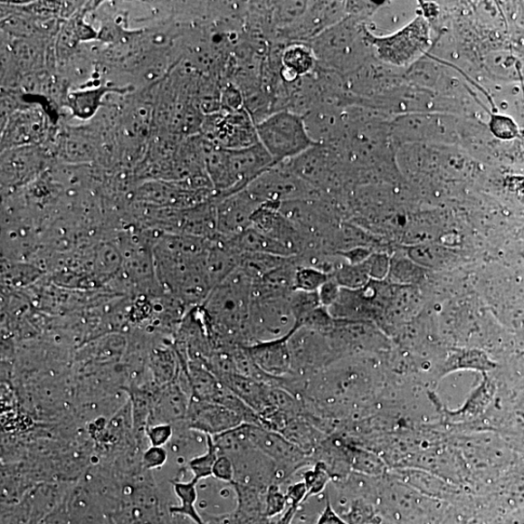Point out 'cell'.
Listing matches in <instances>:
<instances>
[{
  "label": "cell",
  "instance_id": "6da1fadb",
  "mask_svg": "<svg viewBox=\"0 0 524 524\" xmlns=\"http://www.w3.org/2000/svg\"><path fill=\"white\" fill-rule=\"evenodd\" d=\"M255 127L260 143L275 165L298 157L317 145L307 130L304 117L290 110L275 112Z\"/></svg>",
  "mask_w": 524,
  "mask_h": 524
},
{
  "label": "cell",
  "instance_id": "7a4b0ae2",
  "mask_svg": "<svg viewBox=\"0 0 524 524\" xmlns=\"http://www.w3.org/2000/svg\"><path fill=\"white\" fill-rule=\"evenodd\" d=\"M250 194L263 205L280 206L290 201L321 197L314 187L304 182L291 169L289 161L266 170L247 187Z\"/></svg>",
  "mask_w": 524,
  "mask_h": 524
},
{
  "label": "cell",
  "instance_id": "3957f363",
  "mask_svg": "<svg viewBox=\"0 0 524 524\" xmlns=\"http://www.w3.org/2000/svg\"><path fill=\"white\" fill-rule=\"evenodd\" d=\"M201 131L207 142L226 150L244 149L260 142L257 127L245 109L207 115Z\"/></svg>",
  "mask_w": 524,
  "mask_h": 524
},
{
  "label": "cell",
  "instance_id": "277c9868",
  "mask_svg": "<svg viewBox=\"0 0 524 524\" xmlns=\"http://www.w3.org/2000/svg\"><path fill=\"white\" fill-rule=\"evenodd\" d=\"M292 374L307 380L338 359L328 336L306 328H295L289 338Z\"/></svg>",
  "mask_w": 524,
  "mask_h": 524
},
{
  "label": "cell",
  "instance_id": "5b68a950",
  "mask_svg": "<svg viewBox=\"0 0 524 524\" xmlns=\"http://www.w3.org/2000/svg\"><path fill=\"white\" fill-rule=\"evenodd\" d=\"M294 329L289 298L252 300L249 313L252 345L283 338Z\"/></svg>",
  "mask_w": 524,
  "mask_h": 524
},
{
  "label": "cell",
  "instance_id": "8992f818",
  "mask_svg": "<svg viewBox=\"0 0 524 524\" xmlns=\"http://www.w3.org/2000/svg\"><path fill=\"white\" fill-rule=\"evenodd\" d=\"M347 5L338 2H309L303 15L276 33L273 43H308L344 20Z\"/></svg>",
  "mask_w": 524,
  "mask_h": 524
},
{
  "label": "cell",
  "instance_id": "52a82bcc",
  "mask_svg": "<svg viewBox=\"0 0 524 524\" xmlns=\"http://www.w3.org/2000/svg\"><path fill=\"white\" fill-rule=\"evenodd\" d=\"M366 37L382 61L401 65L424 52L428 44L429 30L427 23L420 17L395 34L378 37L367 31Z\"/></svg>",
  "mask_w": 524,
  "mask_h": 524
},
{
  "label": "cell",
  "instance_id": "ba28073f",
  "mask_svg": "<svg viewBox=\"0 0 524 524\" xmlns=\"http://www.w3.org/2000/svg\"><path fill=\"white\" fill-rule=\"evenodd\" d=\"M249 435L254 448L277 464L279 483L313 460L312 455L303 452L283 435L272 430L250 424Z\"/></svg>",
  "mask_w": 524,
  "mask_h": 524
},
{
  "label": "cell",
  "instance_id": "9c48e42d",
  "mask_svg": "<svg viewBox=\"0 0 524 524\" xmlns=\"http://www.w3.org/2000/svg\"><path fill=\"white\" fill-rule=\"evenodd\" d=\"M291 169L321 196H331L335 161L331 147L317 144L298 157L289 160Z\"/></svg>",
  "mask_w": 524,
  "mask_h": 524
},
{
  "label": "cell",
  "instance_id": "30bf717a",
  "mask_svg": "<svg viewBox=\"0 0 524 524\" xmlns=\"http://www.w3.org/2000/svg\"><path fill=\"white\" fill-rule=\"evenodd\" d=\"M217 214V233L224 237L236 236L252 226V218L262 205L247 189L214 197Z\"/></svg>",
  "mask_w": 524,
  "mask_h": 524
},
{
  "label": "cell",
  "instance_id": "8fae6325",
  "mask_svg": "<svg viewBox=\"0 0 524 524\" xmlns=\"http://www.w3.org/2000/svg\"><path fill=\"white\" fill-rule=\"evenodd\" d=\"M252 227L284 245L299 257L307 248L308 238L279 210V206L263 205L254 212Z\"/></svg>",
  "mask_w": 524,
  "mask_h": 524
},
{
  "label": "cell",
  "instance_id": "7c38bea8",
  "mask_svg": "<svg viewBox=\"0 0 524 524\" xmlns=\"http://www.w3.org/2000/svg\"><path fill=\"white\" fill-rule=\"evenodd\" d=\"M185 424L195 432L213 437L224 433L244 422L234 412L218 403L192 398Z\"/></svg>",
  "mask_w": 524,
  "mask_h": 524
},
{
  "label": "cell",
  "instance_id": "4fadbf2b",
  "mask_svg": "<svg viewBox=\"0 0 524 524\" xmlns=\"http://www.w3.org/2000/svg\"><path fill=\"white\" fill-rule=\"evenodd\" d=\"M228 164L233 192L244 190L254 179L275 166L274 160L259 142L244 149L228 150Z\"/></svg>",
  "mask_w": 524,
  "mask_h": 524
},
{
  "label": "cell",
  "instance_id": "5bb4252c",
  "mask_svg": "<svg viewBox=\"0 0 524 524\" xmlns=\"http://www.w3.org/2000/svg\"><path fill=\"white\" fill-rule=\"evenodd\" d=\"M291 332L283 338L245 347L246 351L254 364L267 375L275 378L288 377L292 374L291 356L289 348V338Z\"/></svg>",
  "mask_w": 524,
  "mask_h": 524
},
{
  "label": "cell",
  "instance_id": "9a60e30c",
  "mask_svg": "<svg viewBox=\"0 0 524 524\" xmlns=\"http://www.w3.org/2000/svg\"><path fill=\"white\" fill-rule=\"evenodd\" d=\"M191 399L192 396L176 381L160 387L148 425L184 424Z\"/></svg>",
  "mask_w": 524,
  "mask_h": 524
},
{
  "label": "cell",
  "instance_id": "2e32d148",
  "mask_svg": "<svg viewBox=\"0 0 524 524\" xmlns=\"http://www.w3.org/2000/svg\"><path fill=\"white\" fill-rule=\"evenodd\" d=\"M44 115L35 110H26L11 116L5 129L3 145L13 148L42 141L46 133Z\"/></svg>",
  "mask_w": 524,
  "mask_h": 524
},
{
  "label": "cell",
  "instance_id": "e0dca14e",
  "mask_svg": "<svg viewBox=\"0 0 524 524\" xmlns=\"http://www.w3.org/2000/svg\"><path fill=\"white\" fill-rule=\"evenodd\" d=\"M297 257L277 270L253 281L252 300L288 299L295 291L294 276L299 267Z\"/></svg>",
  "mask_w": 524,
  "mask_h": 524
},
{
  "label": "cell",
  "instance_id": "ac0fdd59",
  "mask_svg": "<svg viewBox=\"0 0 524 524\" xmlns=\"http://www.w3.org/2000/svg\"><path fill=\"white\" fill-rule=\"evenodd\" d=\"M319 63L308 43H294L287 45L281 55L280 76L286 85L312 74Z\"/></svg>",
  "mask_w": 524,
  "mask_h": 524
},
{
  "label": "cell",
  "instance_id": "d6986e66",
  "mask_svg": "<svg viewBox=\"0 0 524 524\" xmlns=\"http://www.w3.org/2000/svg\"><path fill=\"white\" fill-rule=\"evenodd\" d=\"M218 380L259 415L270 409L272 386L237 373L222 376Z\"/></svg>",
  "mask_w": 524,
  "mask_h": 524
},
{
  "label": "cell",
  "instance_id": "ffe728a7",
  "mask_svg": "<svg viewBox=\"0 0 524 524\" xmlns=\"http://www.w3.org/2000/svg\"><path fill=\"white\" fill-rule=\"evenodd\" d=\"M295 446L312 455L324 442L320 430L305 415L294 416L280 433Z\"/></svg>",
  "mask_w": 524,
  "mask_h": 524
},
{
  "label": "cell",
  "instance_id": "44dd1931",
  "mask_svg": "<svg viewBox=\"0 0 524 524\" xmlns=\"http://www.w3.org/2000/svg\"><path fill=\"white\" fill-rule=\"evenodd\" d=\"M228 238L231 239L232 244L240 254L244 252H259L278 255V257L284 258L293 257L284 245L255 231L252 226L245 232Z\"/></svg>",
  "mask_w": 524,
  "mask_h": 524
},
{
  "label": "cell",
  "instance_id": "7402d4cb",
  "mask_svg": "<svg viewBox=\"0 0 524 524\" xmlns=\"http://www.w3.org/2000/svg\"><path fill=\"white\" fill-rule=\"evenodd\" d=\"M186 371L192 388V398L213 402L223 386L216 376L199 362H187Z\"/></svg>",
  "mask_w": 524,
  "mask_h": 524
},
{
  "label": "cell",
  "instance_id": "603a6c76",
  "mask_svg": "<svg viewBox=\"0 0 524 524\" xmlns=\"http://www.w3.org/2000/svg\"><path fill=\"white\" fill-rule=\"evenodd\" d=\"M171 483L175 494L180 500V505L169 507V513L189 519L195 524H205L195 507L198 500V481L192 478L190 481H171Z\"/></svg>",
  "mask_w": 524,
  "mask_h": 524
},
{
  "label": "cell",
  "instance_id": "cb8c5ba5",
  "mask_svg": "<svg viewBox=\"0 0 524 524\" xmlns=\"http://www.w3.org/2000/svg\"><path fill=\"white\" fill-rule=\"evenodd\" d=\"M291 258L278 257V255L267 253L244 252L240 255L239 268L253 281H257L288 263Z\"/></svg>",
  "mask_w": 524,
  "mask_h": 524
},
{
  "label": "cell",
  "instance_id": "d4e9b609",
  "mask_svg": "<svg viewBox=\"0 0 524 524\" xmlns=\"http://www.w3.org/2000/svg\"><path fill=\"white\" fill-rule=\"evenodd\" d=\"M249 425L242 424L224 433L213 436L219 455L233 456L254 448L249 435Z\"/></svg>",
  "mask_w": 524,
  "mask_h": 524
},
{
  "label": "cell",
  "instance_id": "484cf974",
  "mask_svg": "<svg viewBox=\"0 0 524 524\" xmlns=\"http://www.w3.org/2000/svg\"><path fill=\"white\" fill-rule=\"evenodd\" d=\"M43 273V268L32 265L28 262L5 260L3 276L5 285L12 289L28 286Z\"/></svg>",
  "mask_w": 524,
  "mask_h": 524
},
{
  "label": "cell",
  "instance_id": "4316f807",
  "mask_svg": "<svg viewBox=\"0 0 524 524\" xmlns=\"http://www.w3.org/2000/svg\"><path fill=\"white\" fill-rule=\"evenodd\" d=\"M342 289L359 290L369 281V273L364 262L358 264H341L331 276Z\"/></svg>",
  "mask_w": 524,
  "mask_h": 524
},
{
  "label": "cell",
  "instance_id": "83f0119b",
  "mask_svg": "<svg viewBox=\"0 0 524 524\" xmlns=\"http://www.w3.org/2000/svg\"><path fill=\"white\" fill-rule=\"evenodd\" d=\"M219 453L214 444L213 437L207 436V449L205 453L195 456L186 464L187 470L193 474V479L197 481L206 480L213 477V468L218 459Z\"/></svg>",
  "mask_w": 524,
  "mask_h": 524
},
{
  "label": "cell",
  "instance_id": "f1b7e54d",
  "mask_svg": "<svg viewBox=\"0 0 524 524\" xmlns=\"http://www.w3.org/2000/svg\"><path fill=\"white\" fill-rule=\"evenodd\" d=\"M289 301L295 319V328L321 306L318 292L294 291L290 295Z\"/></svg>",
  "mask_w": 524,
  "mask_h": 524
},
{
  "label": "cell",
  "instance_id": "f546056e",
  "mask_svg": "<svg viewBox=\"0 0 524 524\" xmlns=\"http://www.w3.org/2000/svg\"><path fill=\"white\" fill-rule=\"evenodd\" d=\"M494 367L493 362L479 351H456L447 361L448 371L461 368L490 370Z\"/></svg>",
  "mask_w": 524,
  "mask_h": 524
},
{
  "label": "cell",
  "instance_id": "4dcf8cb0",
  "mask_svg": "<svg viewBox=\"0 0 524 524\" xmlns=\"http://www.w3.org/2000/svg\"><path fill=\"white\" fill-rule=\"evenodd\" d=\"M348 462L356 472L377 476L383 473L385 465L377 455L361 449H349L348 452Z\"/></svg>",
  "mask_w": 524,
  "mask_h": 524
},
{
  "label": "cell",
  "instance_id": "1f68e13d",
  "mask_svg": "<svg viewBox=\"0 0 524 524\" xmlns=\"http://www.w3.org/2000/svg\"><path fill=\"white\" fill-rule=\"evenodd\" d=\"M330 276L316 268L299 266L294 276L295 291L318 292L322 285L327 283Z\"/></svg>",
  "mask_w": 524,
  "mask_h": 524
},
{
  "label": "cell",
  "instance_id": "d6a6232c",
  "mask_svg": "<svg viewBox=\"0 0 524 524\" xmlns=\"http://www.w3.org/2000/svg\"><path fill=\"white\" fill-rule=\"evenodd\" d=\"M331 480V474L327 465L322 462H316L312 469L303 474V481L308 492L305 502L310 497L324 491Z\"/></svg>",
  "mask_w": 524,
  "mask_h": 524
},
{
  "label": "cell",
  "instance_id": "836d02e7",
  "mask_svg": "<svg viewBox=\"0 0 524 524\" xmlns=\"http://www.w3.org/2000/svg\"><path fill=\"white\" fill-rule=\"evenodd\" d=\"M288 500L286 493L281 491L279 485L273 483L267 489L264 499L263 518H274L287 510Z\"/></svg>",
  "mask_w": 524,
  "mask_h": 524
},
{
  "label": "cell",
  "instance_id": "e575fe53",
  "mask_svg": "<svg viewBox=\"0 0 524 524\" xmlns=\"http://www.w3.org/2000/svg\"><path fill=\"white\" fill-rule=\"evenodd\" d=\"M245 109L243 92L231 82H227L221 90V110L233 112Z\"/></svg>",
  "mask_w": 524,
  "mask_h": 524
},
{
  "label": "cell",
  "instance_id": "d590c367",
  "mask_svg": "<svg viewBox=\"0 0 524 524\" xmlns=\"http://www.w3.org/2000/svg\"><path fill=\"white\" fill-rule=\"evenodd\" d=\"M174 426L168 424L148 425L145 436L149 441L150 446L166 447L174 436Z\"/></svg>",
  "mask_w": 524,
  "mask_h": 524
},
{
  "label": "cell",
  "instance_id": "8d00e7d4",
  "mask_svg": "<svg viewBox=\"0 0 524 524\" xmlns=\"http://www.w3.org/2000/svg\"><path fill=\"white\" fill-rule=\"evenodd\" d=\"M491 129L496 138L503 140L514 139L519 136V129L514 120L505 116L492 115Z\"/></svg>",
  "mask_w": 524,
  "mask_h": 524
},
{
  "label": "cell",
  "instance_id": "74e56055",
  "mask_svg": "<svg viewBox=\"0 0 524 524\" xmlns=\"http://www.w3.org/2000/svg\"><path fill=\"white\" fill-rule=\"evenodd\" d=\"M169 453L166 447L150 446L142 454V466L147 472L164 467L168 461Z\"/></svg>",
  "mask_w": 524,
  "mask_h": 524
},
{
  "label": "cell",
  "instance_id": "f35d334b",
  "mask_svg": "<svg viewBox=\"0 0 524 524\" xmlns=\"http://www.w3.org/2000/svg\"><path fill=\"white\" fill-rule=\"evenodd\" d=\"M234 465L227 455L220 454L213 468V477L218 481L232 483L234 480Z\"/></svg>",
  "mask_w": 524,
  "mask_h": 524
},
{
  "label": "cell",
  "instance_id": "ab89813d",
  "mask_svg": "<svg viewBox=\"0 0 524 524\" xmlns=\"http://www.w3.org/2000/svg\"><path fill=\"white\" fill-rule=\"evenodd\" d=\"M342 288L338 284L332 277L321 286L318 291L319 301L322 306L330 308L336 301H338Z\"/></svg>",
  "mask_w": 524,
  "mask_h": 524
},
{
  "label": "cell",
  "instance_id": "60d3db41",
  "mask_svg": "<svg viewBox=\"0 0 524 524\" xmlns=\"http://www.w3.org/2000/svg\"><path fill=\"white\" fill-rule=\"evenodd\" d=\"M307 492L308 490L303 481L290 485L286 491L289 506L300 509V505L305 502Z\"/></svg>",
  "mask_w": 524,
  "mask_h": 524
},
{
  "label": "cell",
  "instance_id": "b9f144b4",
  "mask_svg": "<svg viewBox=\"0 0 524 524\" xmlns=\"http://www.w3.org/2000/svg\"><path fill=\"white\" fill-rule=\"evenodd\" d=\"M316 524H348L346 519L341 518L331 505L329 497H327L326 507Z\"/></svg>",
  "mask_w": 524,
  "mask_h": 524
},
{
  "label": "cell",
  "instance_id": "7bdbcfd3",
  "mask_svg": "<svg viewBox=\"0 0 524 524\" xmlns=\"http://www.w3.org/2000/svg\"><path fill=\"white\" fill-rule=\"evenodd\" d=\"M299 508L289 506L283 516L275 524H291L295 515L298 514Z\"/></svg>",
  "mask_w": 524,
  "mask_h": 524
}]
</instances>
